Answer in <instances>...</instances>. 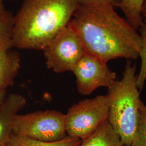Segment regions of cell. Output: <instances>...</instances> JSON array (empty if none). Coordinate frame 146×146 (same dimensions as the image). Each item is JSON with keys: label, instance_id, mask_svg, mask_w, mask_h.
Wrapping results in <instances>:
<instances>
[{"label": "cell", "instance_id": "obj_1", "mask_svg": "<svg viewBox=\"0 0 146 146\" xmlns=\"http://www.w3.org/2000/svg\"><path fill=\"white\" fill-rule=\"evenodd\" d=\"M69 25L78 34L86 52L106 62L139 57V33L113 6L78 3Z\"/></svg>", "mask_w": 146, "mask_h": 146}, {"label": "cell", "instance_id": "obj_2", "mask_svg": "<svg viewBox=\"0 0 146 146\" xmlns=\"http://www.w3.org/2000/svg\"><path fill=\"white\" fill-rule=\"evenodd\" d=\"M78 5V0H25L14 16V47L43 50L68 26Z\"/></svg>", "mask_w": 146, "mask_h": 146}, {"label": "cell", "instance_id": "obj_3", "mask_svg": "<svg viewBox=\"0 0 146 146\" xmlns=\"http://www.w3.org/2000/svg\"><path fill=\"white\" fill-rule=\"evenodd\" d=\"M136 66L128 61L122 78L108 88V121L125 146H131L140 118L142 101L136 84Z\"/></svg>", "mask_w": 146, "mask_h": 146}, {"label": "cell", "instance_id": "obj_4", "mask_svg": "<svg viewBox=\"0 0 146 146\" xmlns=\"http://www.w3.org/2000/svg\"><path fill=\"white\" fill-rule=\"evenodd\" d=\"M109 110L108 94L73 104L66 114L67 135L81 140L86 139L108 120Z\"/></svg>", "mask_w": 146, "mask_h": 146}, {"label": "cell", "instance_id": "obj_5", "mask_svg": "<svg viewBox=\"0 0 146 146\" xmlns=\"http://www.w3.org/2000/svg\"><path fill=\"white\" fill-rule=\"evenodd\" d=\"M12 134L39 141L61 140L67 136L66 114L55 110L18 114Z\"/></svg>", "mask_w": 146, "mask_h": 146}, {"label": "cell", "instance_id": "obj_6", "mask_svg": "<svg viewBox=\"0 0 146 146\" xmlns=\"http://www.w3.org/2000/svg\"><path fill=\"white\" fill-rule=\"evenodd\" d=\"M42 50L47 67L57 73L72 72L86 53L80 38L69 24Z\"/></svg>", "mask_w": 146, "mask_h": 146}, {"label": "cell", "instance_id": "obj_7", "mask_svg": "<svg viewBox=\"0 0 146 146\" xmlns=\"http://www.w3.org/2000/svg\"><path fill=\"white\" fill-rule=\"evenodd\" d=\"M72 72L78 93L84 95L100 87L110 88L116 81V74L110 69L107 63L86 52Z\"/></svg>", "mask_w": 146, "mask_h": 146}, {"label": "cell", "instance_id": "obj_8", "mask_svg": "<svg viewBox=\"0 0 146 146\" xmlns=\"http://www.w3.org/2000/svg\"><path fill=\"white\" fill-rule=\"evenodd\" d=\"M26 103L23 95L13 93L6 96L0 104V146H5L9 140L16 117Z\"/></svg>", "mask_w": 146, "mask_h": 146}, {"label": "cell", "instance_id": "obj_9", "mask_svg": "<svg viewBox=\"0 0 146 146\" xmlns=\"http://www.w3.org/2000/svg\"><path fill=\"white\" fill-rule=\"evenodd\" d=\"M21 66L19 54L11 49H0V90L14 84Z\"/></svg>", "mask_w": 146, "mask_h": 146}, {"label": "cell", "instance_id": "obj_10", "mask_svg": "<svg viewBox=\"0 0 146 146\" xmlns=\"http://www.w3.org/2000/svg\"><path fill=\"white\" fill-rule=\"evenodd\" d=\"M78 146H125L108 121H106Z\"/></svg>", "mask_w": 146, "mask_h": 146}, {"label": "cell", "instance_id": "obj_11", "mask_svg": "<svg viewBox=\"0 0 146 146\" xmlns=\"http://www.w3.org/2000/svg\"><path fill=\"white\" fill-rule=\"evenodd\" d=\"M82 140L67 136L61 140L46 142L12 134L5 146H78Z\"/></svg>", "mask_w": 146, "mask_h": 146}, {"label": "cell", "instance_id": "obj_12", "mask_svg": "<svg viewBox=\"0 0 146 146\" xmlns=\"http://www.w3.org/2000/svg\"><path fill=\"white\" fill-rule=\"evenodd\" d=\"M145 0H121L119 7L123 13L125 19L131 27L138 31L143 18L141 10Z\"/></svg>", "mask_w": 146, "mask_h": 146}, {"label": "cell", "instance_id": "obj_13", "mask_svg": "<svg viewBox=\"0 0 146 146\" xmlns=\"http://www.w3.org/2000/svg\"><path fill=\"white\" fill-rule=\"evenodd\" d=\"M14 16L12 14L6 11L0 17V49H11L13 43V31Z\"/></svg>", "mask_w": 146, "mask_h": 146}, {"label": "cell", "instance_id": "obj_14", "mask_svg": "<svg viewBox=\"0 0 146 146\" xmlns=\"http://www.w3.org/2000/svg\"><path fill=\"white\" fill-rule=\"evenodd\" d=\"M141 38V47L139 52L141 58V68L138 75H136V84L140 90L143 87L146 80V18H143L141 26L139 29Z\"/></svg>", "mask_w": 146, "mask_h": 146}, {"label": "cell", "instance_id": "obj_15", "mask_svg": "<svg viewBox=\"0 0 146 146\" xmlns=\"http://www.w3.org/2000/svg\"><path fill=\"white\" fill-rule=\"evenodd\" d=\"M131 146H146V106L142 102L139 123Z\"/></svg>", "mask_w": 146, "mask_h": 146}, {"label": "cell", "instance_id": "obj_16", "mask_svg": "<svg viewBox=\"0 0 146 146\" xmlns=\"http://www.w3.org/2000/svg\"><path fill=\"white\" fill-rule=\"evenodd\" d=\"M78 3L88 5H103L119 7L121 0H78Z\"/></svg>", "mask_w": 146, "mask_h": 146}, {"label": "cell", "instance_id": "obj_17", "mask_svg": "<svg viewBox=\"0 0 146 146\" xmlns=\"http://www.w3.org/2000/svg\"><path fill=\"white\" fill-rule=\"evenodd\" d=\"M7 11H5V6L2 0H0V17L3 15Z\"/></svg>", "mask_w": 146, "mask_h": 146}, {"label": "cell", "instance_id": "obj_18", "mask_svg": "<svg viewBox=\"0 0 146 146\" xmlns=\"http://www.w3.org/2000/svg\"><path fill=\"white\" fill-rule=\"evenodd\" d=\"M6 96L5 90H0V104L5 99Z\"/></svg>", "mask_w": 146, "mask_h": 146}, {"label": "cell", "instance_id": "obj_19", "mask_svg": "<svg viewBox=\"0 0 146 146\" xmlns=\"http://www.w3.org/2000/svg\"><path fill=\"white\" fill-rule=\"evenodd\" d=\"M141 14L143 18H146V0H145L141 10Z\"/></svg>", "mask_w": 146, "mask_h": 146}, {"label": "cell", "instance_id": "obj_20", "mask_svg": "<svg viewBox=\"0 0 146 146\" xmlns=\"http://www.w3.org/2000/svg\"></svg>", "mask_w": 146, "mask_h": 146}]
</instances>
